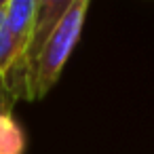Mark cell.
I'll use <instances>...</instances> for the list:
<instances>
[{"label": "cell", "instance_id": "obj_1", "mask_svg": "<svg viewBox=\"0 0 154 154\" xmlns=\"http://www.w3.org/2000/svg\"><path fill=\"white\" fill-rule=\"evenodd\" d=\"M87 11H89V0H72L70 2V9L66 11V15L61 17L55 32L51 34V38L47 40L38 59L32 66V72L28 76V99L30 101L45 97L59 80L74 47L80 40Z\"/></svg>", "mask_w": 154, "mask_h": 154}, {"label": "cell", "instance_id": "obj_2", "mask_svg": "<svg viewBox=\"0 0 154 154\" xmlns=\"http://www.w3.org/2000/svg\"><path fill=\"white\" fill-rule=\"evenodd\" d=\"M70 2L72 0H38L36 17H34V30H32L30 47L26 53V87H28V76L32 72L34 61L38 59L42 47L47 45L51 34L55 32V28L61 21V17L66 15V11L70 9Z\"/></svg>", "mask_w": 154, "mask_h": 154}, {"label": "cell", "instance_id": "obj_3", "mask_svg": "<svg viewBox=\"0 0 154 154\" xmlns=\"http://www.w3.org/2000/svg\"><path fill=\"white\" fill-rule=\"evenodd\" d=\"M26 135L19 122L0 108V154H23Z\"/></svg>", "mask_w": 154, "mask_h": 154}, {"label": "cell", "instance_id": "obj_4", "mask_svg": "<svg viewBox=\"0 0 154 154\" xmlns=\"http://www.w3.org/2000/svg\"><path fill=\"white\" fill-rule=\"evenodd\" d=\"M15 63V53H13V42L9 36V26H7V2L0 9V85H5L9 78L11 70Z\"/></svg>", "mask_w": 154, "mask_h": 154}, {"label": "cell", "instance_id": "obj_5", "mask_svg": "<svg viewBox=\"0 0 154 154\" xmlns=\"http://www.w3.org/2000/svg\"><path fill=\"white\" fill-rule=\"evenodd\" d=\"M5 2H7V0H0V9H2V5H5Z\"/></svg>", "mask_w": 154, "mask_h": 154}]
</instances>
